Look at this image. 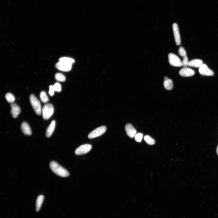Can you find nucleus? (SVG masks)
I'll use <instances>...</instances> for the list:
<instances>
[{
  "label": "nucleus",
  "instance_id": "obj_1",
  "mask_svg": "<svg viewBox=\"0 0 218 218\" xmlns=\"http://www.w3.org/2000/svg\"><path fill=\"white\" fill-rule=\"evenodd\" d=\"M49 166L52 171L58 175L63 177L69 176V172L56 162H51Z\"/></svg>",
  "mask_w": 218,
  "mask_h": 218
},
{
  "label": "nucleus",
  "instance_id": "obj_2",
  "mask_svg": "<svg viewBox=\"0 0 218 218\" xmlns=\"http://www.w3.org/2000/svg\"><path fill=\"white\" fill-rule=\"evenodd\" d=\"M30 101L36 114L41 115L42 113V109L39 100L34 95L31 94L30 97Z\"/></svg>",
  "mask_w": 218,
  "mask_h": 218
},
{
  "label": "nucleus",
  "instance_id": "obj_3",
  "mask_svg": "<svg viewBox=\"0 0 218 218\" xmlns=\"http://www.w3.org/2000/svg\"><path fill=\"white\" fill-rule=\"evenodd\" d=\"M54 108L51 104H45L42 109V113L43 119L48 120L51 118L54 113Z\"/></svg>",
  "mask_w": 218,
  "mask_h": 218
},
{
  "label": "nucleus",
  "instance_id": "obj_4",
  "mask_svg": "<svg viewBox=\"0 0 218 218\" xmlns=\"http://www.w3.org/2000/svg\"><path fill=\"white\" fill-rule=\"evenodd\" d=\"M168 59L170 64L172 66L178 67L183 66V62L173 53H169L168 55Z\"/></svg>",
  "mask_w": 218,
  "mask_h": 218
},
{
  "label": "nucleus",
  "instance_id": "obj_5",
  "mask_svg": "<svg viewBox=\"0 0 218 218\" xmlns=\"http://www.w3.org/2000/svg\"><path fill=\"white\" fill-rule=\"evenodd\" d=\"M106 130V128L105 126L99 127L90 133L88 137L90 139H92L99 137L105 133Z\"/></svg>",
  "mask_w": 218,
  "mask_h": 218
},
{
  "label": "nucleus",
  "instance_id": "obj_6",
  "mask_svg": "<svg viewBox=\"0 0 218 218\" xmlns=\"http://www.w3.org/2000/svg\"><path fill=\"white\" fill-rule=\"evenodd\" d=\"M92 145L86 144L81 145L76 150L75 153L77 155H81L89 152L92 148Z\"/></svg>",
  "mask_w": 218,
  "mask_h": 218
},
{
  "label": "nucleus",
  "instance_id": "obj_7",
  "mask_svg": "<svg viewBox=\"0 0 218 218\" xmlns=\"http://www.w3.org/2000/svg\"><path fill=\"white\" fill-rule=\"evenodd\" d=\"M72 64L64 62L59 61L56 65L57 69L64 72H69L72 69Z\"/></svg>",
  "mask_w": 218,
  "mask_h": 218
},
{
  "label": "nucleus",
  "instance_id": "obj_8",
  "mask_svg": "<svg viewBox=\"0 0 218 218\" xmlns=\"http://www.w3.org/2000/svg\"><path fill=\"white\" fill-rule=\"evenodd\" d=\"M199 72L203 76H212L214 75V72L206 64H203L199 67Z\"/></svg>",
  "mask_w": 218,
  "mask_h": 218
},
{
  "label": "nucleus",
  "instance_id": "obj_9",
  "mask_svg": "<svg viewBox=\"0 0 218 218\" xmlns=\"http://www.w3.org/2000/svg\"><path fill=\"white\" fill-rule=\"evenodd\" d=\"M172 28L176 44L177 45H180L181 43V40L178 25L174 23L173 24Z\"/></svg>",
  "mask_w": 218,
  "mask_h": 218
},
{
  "label": "nucleus",
  "instance_id": "obj_10",
  "mask_svg": "<svg viewBox=\"0 0 218 218\" xmlns=\"http://www.w3.org/2000/svg\"><path fill=\"white\" fill-rule=\"evenodd\" d=\"M125 129L126 133L129 137L133 138L137 133L136 129L133 126L130 124H127L125 126Z\"/></svg>",
  "mask_w": 218,
  "mask_h": 218
},
{
  "label": "nucleus",
  "instance_id": "obj_11",
  "mask_svg": "<svg viewBox=\"0 0 218 218\" xmlns=\"http://www.w3.org/2000/svg\"><path fill=\"white\" fill-rule=\"evenodd\" d=\"M179 74L182 76L190 77L194 75L195 72L190 68L184 67L180 70Z\"/></svg>",
  "mask_w": 218,
  "mask_h": 218
},
{
  "label": "nucleus",
  "instance_id": "obj_12",
  "mask_svg": "<svg viewBox=\"0 0 218 218\" xmlns=\"http://www.w3.org/2000/svg\"><path fill=\"white\" fill-rule=\"evenodd\" d=\"M11 107V113L12 116L14 118H16L21 111L20 107L16 104H12Z\"/></svg>",
  "mask_w": 218,
  "mask_h": 218
},
{
  "label": "nucleus",
  "instance_id": "obj_13",
  "mask_svg": "<svg viewBox=\"0 0 218 218\" xmlns=\"http://www.w3.org/2000/svg\"><path fill=\"white\" fill-rule=\"evenodd\" d=\"M22 132L26 135H30L32 134V131L30 126L26 122H23L21 126Z\"/></svg>",
  "mask_w": 218,
  "mask_h": 218
},
{
  "label": "nucleus",
  "instance_id": "obj_14",
  "mask_svg": "<svg viewBox=\"0 0 218 218\" xmlns=\"http://www.w3.org/2000/svg\"><path fill=\"white\" fill-rule=\"evenodd\" d=\"M56 125V121H53L47 128L46 132V136L47 137H50L53 133Z\"/></svg>",
  "mask_w": 218,
  "mask_h": 218
},
{
  "label": "nucleus",
  "instance_id": "obj_15",
  "mask_svg": "<svg viewBox=\"0 0 218 218\" xmlns=\"http://www.w3.org/2000/svg\"><path fill=\"white\" fill-rule=\"evenodd\" d=\"M203 61L199 59H194L189 62L188 66L192 67H200L203 64Z\"/></svg>",
  "mask_w": 218,
  "mask_h": 218
},
{
  "label": "nucleus",
  "instance_id": "obj_16",
  "mask_svg": "<svg viewBox=\"0 0 218 218\" xmlns=\"http://www.w3.org/2000/svg\"><path fill=\"white\" fill-rule=\"evenodd\" d=\"M44 197L43 195H39L36 200V211H39L42 205L43 202Z\"/></svg>",
  "mask_w": 218,
  "mask_h": 218
},
{
  "label": "nucleus",
  "instance_id": "obj_17",
  "mask_svg": "<svg viewBox=\"0 0 218 218\" xmlns=\"http://www.w3.org/2000/svg\"><path fill=\"white\" fill-rule=\"evenodd\" d=\"M179 53L180 55L183 58V62L185 63L188 62V60L185 49L183 47H180L179 49Z\"/></svg>",
  "mask_w": 218,
  "mask_h": 218
},
{
  "label": "nucleus",
  "instance_id": "obj_18",
  "mask_svg": "<svg viewBox=\"0 0 218 218\" xmlns=\"http://www.w3.org/2000/svg\"><path fill=\"white\" fill-rule=\"evenodd\" d=\"M164 85L165 88L167 90H171L173 87V83L171 79H169L164 80Z\"/></svg>",
  "mask_w": 218,
  "mask_h": 218
},
{
  "label": "nucleus",
  "instance_id": "obj_19",
  "mask_svg": "<svg viewBox=\"0 0 218 218\" xmlns=\"http://www.w3.org/2000/svg\"><path fill=\"white\" fill-rule=\"evenodd\" d=\"M59 61L65 62L72 64L75 62V61L74 59L68 57H62L59 59Z\"/></svg>",
  "mask_w": 218,
  "mask_h": 218
},
{
  "label": "nucleus",
  "instance_id": "obj_20",
  "mask_svg": "<svg viewBox=\"0 0 218 218\" xmlns=\"http://www.w3.org/2000/svg\"><path fill=\"white\" fill-rule=\"evenodd\" d=\"M40 97L41 100L44 103H47L49 101V98L45 92L42 91L40 94Z\"/></svg>",
  "mask_w": 218,
  "mask_h": 218
},
{
  "label": "nucleus",
  "instance_id": "obj_21",
  "mask_svg": "<svg viewBox=\"0 0 218 218\" xmlns=\"http://www.w3.org/2000/svg\"><path fill=\"white\" fill-rule=\"evenodd\" d=\"M144 139L145 142L149 145H153L155 143V140L149 135H145Z\"/></svg>",
  "mask_w": 218,
  "mask_h": 218
},
{
  "label": "nucleus",
  "instance_id": "obj_22",
  "mask_svg": "<svg viewBox=\"0 0 218 218\" xmlns=\"http://www.w3.org/2000/svg\"><path fill=\"white\" fill-rule=\"evenodd\" d=\"M5 98L7 101L9 103H13L15 100V97L11 93H8L6 94Z\"/></svg>",
  "mask_w": 218,
  "mask_h": 218
},
{
  "label": "nucleus",
  "instance_id": "obj_23",
  "mask_svg": "<svg viewBox=\"0 0 218 218\" xmlns=\"http://www.w3.org/2000/svg\"><path fill=\"white\" fill-rule=\"evenodd\" d=\"M56 79L58 81L64 82L66 81L65 76L61 73H57L55 76Z\"/></svg>",
  "mask_w": 218,
  "mask_h": 218
},
{
  "label": "nucleus",
  "instance_id": "obj_24",
  "mask_svg": "<svg viewBox=\"0 0 218 218\" xmlns=\"http://www.w3.org/2000/svg\"><path fill=\"white\" fill-rule=\"evenodd\" d=\"M135 139L136 142H140L143 137V135L141 133L136 134L135 136Z\"/></svg>",
  "mask_w": 218,
  "mask_h": 218
},
{
  "label": "nucleus",
  "instance_id": "obj_25",
  "mask_svg": "<svg viewBox=\"0 0 218 218\" xmlns=\"http://www.w3.org/2000/svg\"><path fill=\"white\" fill-rule=\"evenodd\" d=\"M53 86L55 91L59 92L61 91V86L60 83H56L53 85Z\"/></svg>",
  "mask_w": 218,
  "mask_h": 218
},
{
  "label": "nucleus",
  "instance_id": "obj_26",
  "mask_svg": "<svg viewBox=\"0 0 218 218\" xmlns=\"http://www.w3.org/2000/svg\"><path fill=\"white\" fill-rule=\"evenodd\" d=\"M54 91L53 85H51L49 86V94L51 96H53L54 95Z\"/></svg>",
  "mask_w": 218,
  "mask_h": 218
},
{
  "label": "nucleus",
  "instance_id": "obj_27",
  "mask_svg": "<svg viewBox=\"0 0 218 218\" xmlns=\"http://www.w3.org/2000/svg\"><path fill=\"white\" fill-rule=\"evenodd\" d=\"M216 152L217 154V155H218V145L217 147V149H216Z\"/></svg>",
  "mask_w": 218,
  "mask_h": 218
},
{
  "label": "nucleus",
  "instance_id": "obj_28",
  "mask_svg": "<svg viewBox=\"0 0 218 218\" xmlns=\"http://www.w3.org/2000/svg\"><path fill=\"white\" fill-rule=\"evenodd\" d=\"M168 79V78H167V77L166 76H165V77H164V80H166L167 79Z\"/></svg>",
  "mask_w": 218,
  "mask_h": 218
}]
</instances>
